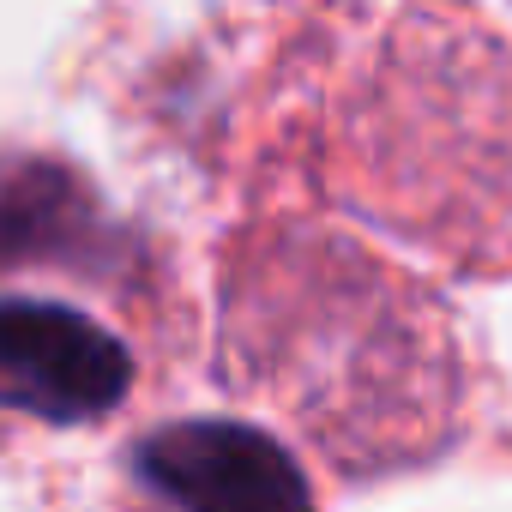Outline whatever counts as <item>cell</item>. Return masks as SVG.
Listing matches in <instances>:
<instances>
[{
    "label": "cell",
    "instance_id": "1",
    "mask_svg": "<svg viewBox=\"0 0 512 512\" xmlns=\"http://www.w3.org/2000/svg\"><path fill=\"white\" fill-rule=\"evenodd\" d=\"M133 392L127 344L91 314L43 296H0V410L97 422Z\"/></svg>",
    "mask_w": 512,
    "mask_h": 512
},
{
    "label": "cell",
    "instance_id": "2",
    "mask_svg": "<svg viewBox=\"0 0 512 512\" xmlns=\"http://www.w3.org/2000/svg\"><path fill=\"white\" fill-rule=\"evenodd\" d=\"M163 512H320L302 464L247 422H169L133 452Z\"/></svg>",
    "mask_w": 512,
    "mask_h": 512
}]
</instances>
